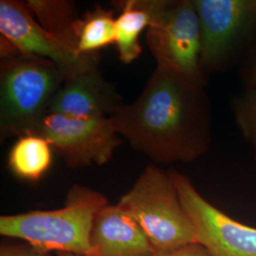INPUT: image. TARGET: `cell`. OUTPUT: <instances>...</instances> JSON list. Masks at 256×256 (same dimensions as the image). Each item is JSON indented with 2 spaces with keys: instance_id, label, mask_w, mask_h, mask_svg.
Segmentation results:
<instances>
[{
  "instance_id": "15",
  "label": "cell",
  "mask_w": 256,
  "mask_h": 256,
  "mask_svg": "<svg viewBox=\"0 0 256 256\" xmlns=\"http://www.w3.org/2000/svg\"><path fill=\"white\" fill-rule=\"evenodd\" d=\"M77 52L80 54H98V50L116 39V19L110 10L96 9L79 19L77 24Z\"/></svg>"
},
{
  "instance_id": "18",
  "label": "cell",
  "mask_w": 256,
  "mask_h": 256,
  "mask_svg": "<svg viewBox=\"0 0 256 256\" xmlns=\"http://www.w3.org/2000/svg\"><path fill=\"white\" fill-rule=\"evenodd\" d=\"M0 256H52L50 252L40 250L25 242L6 243L0 247Z\"/></svg>"
},
{
  "instance_id": "11",
  "label": "cell",
  "mask_w": 256,
  "mask_h": 256,
  "mask_svg": "<svg viewBox=\"0 0 256 256\" xmlns=\"http://www.w3.org/2000/svg\"><path fill=\"white\" fill-rule=\"evenodd\" d=\"M90 256H158L136 220L110 203L95 214L90 234Z\"/></svg>"
},
{
  "instance_id": "9",
  "label": "cell",
  "mask_w": 256,
  "mask_h": 256,
  "mask_svg": "<svg viewBox=\"0 0 256 256\" xmlns=\"http://www.w3.org/2000/svg\"><path fill=\"white\" fill-rule=\"evenodd\" d=\"M0 34L20 54L50 60L66 76L98 60V54H80L48 32L34 19L27 5L18 1H0Z\"/></svg>"
},
{
  "instance_id": "6",
  "label": "cell",
  "mask_w": 256,
  "mask_h": 256,
  "mask_svg": "<svg viewBox=\"0 0 256 256\" xmlns=\"http://www.w3.org/2000/svg\"><path fill=\"white\" fill-rule=\"evenodd\" d=\"M200 28V66L209 74L242 60L256 32V0H194Z\"/></svg>"
},
{
  "instance_id": "4",
  "label": "cell",
  "mask_w": 256,
  "mask_h": 256,
  "mask_svg": "<svg viewBox=\"0 0 256 256\" xmlns=\"http://www.w3.org/2000/svg\"><path fill=\"white\" fill-rule=\"evenodd\" d=\"M144 230L158 256L198 243L196 230L168 171L151 164L117 203Z\"/></svg>"
},
{
  "instance_id": "20",
  "label": "cell",
  "mask_w": 256,
  "mask_h": 256,
  "mask_svg": "<svg viewBox=\"0 0 256 256\" xmlns=\"http://www.w3.org/2000/svg\"><path fill=\"white\" fill-rule=\"evenodd\" d=\"M58 256H75L72 254H66V252H58Z\"/></svg>"
},
{
  "instance_id": "12",
  "label": "cell",
  "mask_w": 256,
  "mask_h": 256,
  "mask_svg": "<svg viewBox=\"0 0 256 256\" xmlns=\"http://www.w3.org/2000/svg\"><path fill=\"white\" fill-rule=\"evenodd\" d=\"M120 14L116 18V39L120 60L130 64L142 54L138 37L151 23V12L147 0L118 2Z\"/></svg>"
},
{
  "instance_id": "19",
  "label": "cell",
  "mask_w": 256,
  "mask_h": 256,
  "mask_svg": "<svg viewBox=\"0 0 256 256\" xmlns=\"http://www.w3.org/2000/svg\"><path fill=\"white\" fill-rule=\"evenodd\" d=\"M158 256H210L200 243H192Z\"/></svg>"
},
{
  "instance_id": "10",
  "label": "cell",
  "mask_w": 256,
  "mask_h": 256,
  "mask_svg": "<svg viewBox=\"0 0 256 256\" xmlns=\"http://www.w3.org/2000/svg\"><path fill=\"white\" fill-rule=\"evenodd\" d=\"M122 97L98 68V60L66 76L48 112L72 118H111L124 104Z\"/></svg>"
},
{
  "instance_id": "17",
  "label": "cell",
  "mask_w": 256,
  "mask_h": 256,
  "mask_svg": "<svg viewBox=\"0 0 256 256\" xmlns=\"http://www.w3.org/2000/svg\"><path fill=\"white\" fill-rule=\"evenodd\" d=\"M239 77L244 88L256 86V32L247 52L240 61Z\"/></svg>"
},
{
  "instance_id": "7",
  "label": "cell",
  "mask_w": 256,
  "mask_h": 256,
  "mask_svg": "<svg viewBox=\"0 0 256 256\" xmlns=\"http://www.w3.org/2000/svg\"><path fill=\"white\" fill-rule=\"evenodd\" d=\"M32 134L46 138L72 169L108 162L120 144L112 118L81 119L48 113Z\"/></svg>"
},
{
  "instance_id": "3",
  "label": "cell",
  "mask_w": 256,
  "mask_h": 256,
  "mask_svg": "<svg viewBox=\"0 0 256 256\" xmlns=\"http://www.w3.org/2000/svg\"><path fill=\"white\" fill-rule=\"evenodd\" d=\"M64 78L50 60L18 52L5 56L0 74L1 140L32 133Z\"/></svg>"
},
{
  "instance_id": "16",
  "label": "cell",
  "mask_w": 256,
  "mask_h": 256,
  "mask_svg": "<svg viewBox=\"0 0 256 256\" xmlns=\"http://www.w3.org/2000/svg\"><path fill=\"white\" fill-rule=\"evenodd\" d=\"M232 113L240 135L252 149L256 165V86L244 88L234 96Z\"/></svg>"
},
{
  "instance_id": "1",
  "label": "cell",
  "mask_w": 256,
  "mask_h": 256,
  "mask_svg": "<svg viewBox=\"0 0 256 256\" xmlns=\"http://www.w3.org/2000/svg\"><path fill=\"white\" fill-rule=\"evenodd\" d=\"M117 132L154 164H190L212 144V110L205 86L156 66L137 99L111 117Z\"/></svg>"
},
{
  "instance_id": "8",
  "label": "cell",
  "mask_w": 256,
  "mask_h": 256,
  "mask_svg": "<svg viewBox=\"0 0 256 256\" xmlns=\"http://www.w3.org/2000/svg\"><path fill=\"white\" fill-rule=\"evenodd\" d=\"M183 207L196 230L198 243L210 256H256V228L241 223L208 202L191 180L168 170Z\"/></svg>"
},
{
  "instance_id": "5",
  "label": "cell",
  "mask_w": 256,
  "mask_h": 256,
  "mask_svg": "<svg viewBox=\"0 0 256 256\" xmlns=\"http://www.w3.org/2000/svg\"><path fill=\"white\" fill-rule=\"evenodd\" d=\"M151 23L146 44L156 66L205 86L200 66V28L194 0H147Z\"/></svg>"
},
{
  "instance_id": "13",
  "label": "cell",
  "mask_w": 256,
  "mask_h": 256,
  "mask_svg": "<svg viewBox=\"0 0 256 256\" xmlns=\"http://www.w3.org/2000/svg\"><path fill=\"white\" fill-rule=\"evenodd\" d=\"M52 162V147L37 134L20 136L9 153L8 164L19 178L36 182L46 174Z\"/></svg>"
},
{
  "instance_id": "14",
  "label": "cell",
  "mask_w": 256,
  "mask_h": 256,
  "mask_svg": "<svg viewBox=\"0 0 256 256\" xmlns=\"http://www.w3.org/2000/svg\"><path fill=\"white\" fill-rule=\"evenodd\" d=\"M28 8L39 19V24L66 44L77 50V24L74 5L66 1H28ZM79 54V52H78Z\"/></svg>"
},
{
  "instance_id": "2",
  "label": "cell",
  "mask_w": 256,
  "mask_h": 256,
  "mask_svg": "<svg viewBox=\"0 0 256 256\" xmlns=\"http://www.w3.org/2000/svg\"><path fill=\"white\" fill-rule=\"evenodd\" d=\"M106 204L108 202L101 192L74 185L60 209L1 216L0 234L18 239L46 252L90 256L93 220Z\"/></svg>"
}]
</instances>
